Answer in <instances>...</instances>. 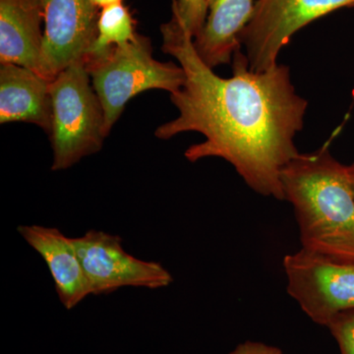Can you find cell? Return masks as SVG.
Here are the masks:
<instances>
[{"label": "cell", "instance_id": "6da1fadb", "mask_svg": "<svg viewBox=\"0 0 354 354\" xmlns=\"http://www.w3.org/2000/svg\"><path fill=\"white\" fill-rule=\"evenodd\" d=\"M160 32L162 51L183 67L185 81L171 94L178 115L158 127L155 136L169 140L200 133L204 141L184 153L190 162L223 158L256 193L285 200L281 171L299 155L295 140L308 108L291 81L290 67L278 64L254 71L239 50L232 58V75L223 78L203 62L194 39L174 18Z\"/></svg>", "mask_w": 354, "mask_h": 354}, {"label": "cell", "instance_id": "7a4b0ae2", "mask_svg": "<svg viewBox=\"0 0 354 354\" xmlns=\"http://www.w3.org/2000/svg\"><path fill=\"white\" fill-rule=\"evenodd\" d=\"M281 184L295 209L302 247L354 263V185L348 165L324 146L299 153L286 165Z\"/></svg>", "mask_w": 354, "mask_h": 354}, {"label": "cell", "instance_id": "3957f363", "mask_svg": "<svg viewBox=\"0 0 354 354\" xmlns=\"http://www.w3.org/2000/svg\"><path fill=\"white\" fill-rule=\"evenodd\" d=\"M85 65L104 109L106 135L133 97L148 90L174 94L185 81L183 67L156 59L150 39L139 34L130 43L90 58Z\"/></svg>", "mask_w": 354, "mask_h": 354}, {"label": "cell", "instance_id": "277c9868", "mask_svg": "<svg viewBox=\"0 0 354 354\" xmlns=\"http://www.w3.org/2000/svg\"><path fill=\"white\" fill-rule=\"evenodd\" d=\"M50 95L51 169L64 171L101 150L108 136L104 111L83 62L50 81Z\"/></svg>", "mask_w": 354, "mask_h": 354}, {"label": "cell", "instance_id": "5b68a950", "mask_svg": "<svg viewBox=\"0 0 354 354\" xmlns=\"http://www.w3.org/2000/svg\"><path fill=\"white\" fill-rule=\"evenodd\" d=\"M288 293L318 325L354 309V263L302 247L283 258Z\"/></svg>", "mask_w": 354, "mask_h": 354}, {"label": "cell", "instance_id": "8992f818", "mask_svg": "<svg viewBox=\"0 0 354 354\" xmlns=\"http://www.w3.org/2000/svg\"><path fill=\"white\" fill-rule=\"evenodd\" d=\"M354 0H258L241 37L249 66L266 71L279 64V55L298 31Z\"/></svg>", "mask_w": 354, "mask_h": 354}, {"label": "cell", "instance_id": "52a82bcc", "mask_svg": "<svg viewBox=\"0 0 354 354\" xmlns=\"http://www.w3.org/2000/svg\"><path fill=\"white\" fill-rule=\"evenodd\" d=\"M73 243L90 283L92 295H109L122 288L158 290L174 279L164 266L134 257L118 235L91 230Z\"/></svg>", "mask_w": 354, "mask_h": 354}, {"label": "cell", "instance_id": "ba28073f", "mask_svg": "<svg viewBox=\"0 0 354 354\" xmlns=\"http://www.w3.org/2000/svg\"><path fill=\"white\" fill-rule=\"evenodd\" d=\"M44 18L43 76L53 81L87 59L97 35V7L91 0H41Z\"/></svg>", "mask_w": 354, "mask_h": 354}, {"label": "cell", "instance_id": "9c48e42d", "mask_svg": "<svg viewBox=\"0 0 354 354\" xmlns=\"http://www.w3.org/2000/svg\"><path fill=\"white\" fill-rule=\"evenodd\" d=\"M23 239L43 257L50 270L60 302L71 310L92 295L90 283L77 253L73 239L58 228L20 225Z\"/></svg>", "mask_w": 354, "mask_h": 354}, {"label": "cell", "instance_id": "30bf717a", "mask_svg": "<svg viewBox=\"0 0 354 354\" xmlns=\"http://www.w3.org/2000/svg\"><path fill=\"white\" fill-rule=\"evenodd\" d=\"M41 21V0H0V64L19 65L43 76Z\"/></svg>", "mask_w": 354, "mask_h": 354}, {"label": "cell", "instance_id": "8fae6325", "mask_svg": "<svg viewBox=\"0 0 354 354\" xmlns=\"http://www.w3.org/2000/svg\"><path fill=\"white\" fill-rule=\"evenodd\" d=\"M27 122L50 134V81L19 65L0 64V123Z\"/></svg>", "mask_w": 354, "mask_h": 354}, {"label": "cell", "instance_id": "7c38bea8", "mask_svg": "<svg viewBox=\"0 0 354 354\" xmlns=\"http://www.w3.org/2000/svg\"><path fill=\"white\" fill-rule=\"evenodd\" d=\"M254 0H211L201 32L193 39L198 55L211 68L230 64L241 50V37L252 18Z\"/></svg>", "mask_w": 354, "mask_h": 354}, {"label": "cell", "instance_id": "4fadbf2b", "mask_svg": "<svg viewBox=\"0 0 354 354\" xmlns=\"http://www.w3.org/2000/svg\"><path fill=\"white\" fill-rule=\"evenodd\" d=\"M137 35L134 19L123 2L104 7L97 20V39L85 62L104 55L114 46L130 43Z\"/></svg>", "mask_w": 354, "mask_h": 354}, {"label": "cell", "instance_id": "5bb4252c", "mask_svg": "<svg viewBox=\"0 0 354 354\" xmlns=\"http://www.w3.org/2000/svg\"><path fill=\"white\" fill-rule=\"evenodd\" d=\"M209 2L211 0H172V18L195 39L206 22Z\"/></svg>", "mask_w": 354, "mask_h": 354}, {"label": "cell", "instance_id": "9a60e30c", "mask_svg": "<svg viewBox=\"0 0 354 354\" xmlns=\"http://www.w3.org/2000/svg\"><path fill=\"white\" fill-rule=\"evenodd\" d=\"M342 354H354V309L342 312L328 325Z\"/></svg>", "mask_w": 354, "mask_h": 354}, {"label": "cell", "instance_id": "2e32d148", "mask_svg": "<svg viewBox=\"0 0 354 354\" xmlns=\"http://www.w3.org/2000/svg\"><path fill=\"white\" fill-rule=\"evenodd\" d=\"M228 354H283L276 346H268L263 342H245L239 344Z\"/></svg>", "mask_w": 354, "mask_h": 354}, {"label": "cell", "instance_id": "e0dca14e", "mask_svg": "<svg viewBox=\"0 0 354 354\" xmlns=\"http://www.w3.org/2000/svg\"><path fill=\"white\" fill-rule=\"evenodd\" d=\"M93 2V4L97 8H104V7L111 6V4L114 3H120V2H123V0H91Z\"/></svg>", "mask_w": 354, "mask_h": 354}, {"label": "cell", "instance_id": "ac0fdd59", "mask_svg": "<svg viewBox=\"0 0 354 354\" xmlns=\"http://www.w3.org/2000/svg\"><path fill=\"white\" fill-rule=\"evenodd\" d=\"M349 172H351V179H353V183L354 185V164L348 165Z\"/></svg>", "mask_w": 354, "mask_h": 354}]
</instances>
